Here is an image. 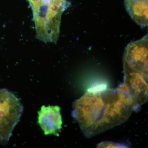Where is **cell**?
Returning a JSON list of instances; mask_svg holds the SVG:
<instances>
[{"label":"cell","mask_w":148,"mask_h":148,"mask_svg":"<svg viewBox=\"0 0 148 148\" xmlns=\"http://www.w3.org/2000/svg\"><path fill=\"white\" fill-rule=\"evenodd\" d=\"M136 110L132 97L122 85L113 89L99 84L74 101L72 115L85 136L91 138L124 123Z\"/></svg>","instance_id":"1"},{"label":"cell","mask_w":148,"mask_h":148,"mask_svg":"<svg viewBox=\"0 0 148 148\" xmlns=\"http://www.w3.org/2000/svg\"><path fill=\"white\" fill-rule=\"evenodd\" d=\"M28 1L33 10L37 38L45 42H56L62 13L69 4L68 0Z\"/></svg>","instance_id":"2"},{"label":"cell","mask_w":148,"mask_h":148,"mask_svg":"<svg viewBox=\"0 0 148 148\" xmlns=\"http://www.w3.org/2000/svg\"><path fill=\"white\" fill-rule=\"evenodd\" d=\"M23 110L22 104L13 93L0 89V145L5 146L8 143Z\"/></svg>","instance_id":"3"},{"label":"cell","mask_w":148,"mask_h":148,"mask_svg":"<svg viewBox=\"0 0 148 148\" xmlns=\"http://www.w3.org/2000/svg\"><path fill=\"white\" fill-rule=\"evenodd\" d=\"M124 81L137 110L148 100V72L140 71L123 66Z\"/></svg>","instance_id":"4"},{"label":"cell","mask_w":148,"mask_h":148,"mask_svg":"<svg viewBox=\"0 0 148 148\" xmlns=\"http://www.w3.org/2000/svg\"><path fill=\"white\" fill-rule=\"evenodd\" d=\"M38 113V123L45 135L59 136L62 124L60 107L58 106H42Z\"/></svg>","instance_id":"5"},{"label":"cell","mask_w":148,"mask_h":148,"mask_svg":"<svg viewBox=\"0 0 148 148\" xmlns=\"http://www.w3.org/2000/svg\"><path fill=\"white\" fill-rule=\"evenodd\" d=\"M126 10L134 21L141 27L148 25V0H124Z\"/></svg>","instance_id":"6"},{"label":"cell","mask_w":148,"mask_h":148,"mask_svg":"<svg viewBox=\"0 0 148 148\" xmlns=\"http://www.w3.org/2000/svg\"><path fill=\"white\" fill-rule=\"evenodd\" d=\"M127 146L123 144L112 142H103L97 145L98 148H126Z\"/></svg>","instance_id":"7"}]
</instances>
